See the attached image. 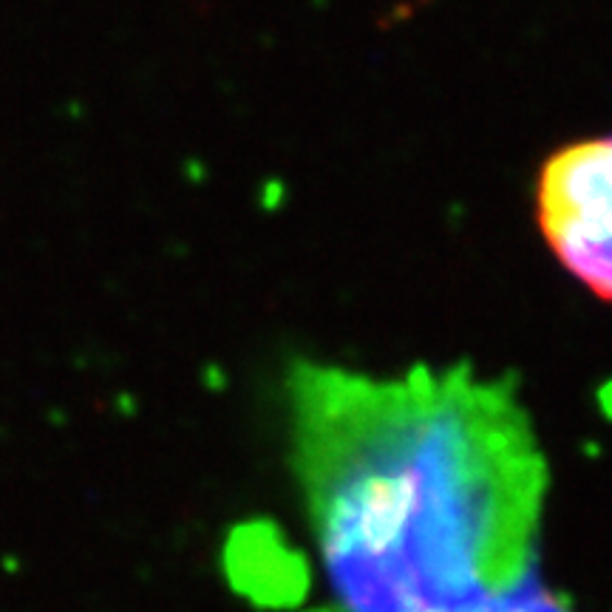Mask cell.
I'll list each match as a JSON object with an SVG mask.
<instances>
[{
    "label": "cell",
    "instance_id": "cell-1",
    "mask_svg": "<svg viewBox=\"0 0 612 612\" xmlns=\"http://www.w3.org/2000/svg\"><path fill=\"white\" fill-rule=\"evenodd\" d=\"M293 466L341 612H471L536 570L548 462L514 386L295 361Z\"/></svg>",
    "mask_w": 612,
    "mask_h": 612
},
{
    "label": "cell",
    "instance_id": "cell-2",
    "mask_svg": "<svg viewBox=\"0 0 612 612\" xmlns=\"http://www.w3.org/2000/svg\"><path fill=\"white\" fill-rule=\"evenodd\" d=\"M536 222L558 264L612 304V133L550 153L536 179Z\"/></svg>",
    "mask_w": 612,
    "mask_h": 612
},
{
    "label": "cell",
    "instance_id": "cell-3",
    "mask_svg": "<svg viewBox=\"0 0 612 612\" xmlns=\"http://www.w3.org/2000/svg\"><path fill=\"white\" fill-rule=\"evenodd\" d=\"M471 612H570L564 607V601L558 596L548 590L542 585L539 567L530 570L522 581H516L514 587H508L505 592L494 596V599L482 601L473 607Z\"/></svg>",
    "mask_w": 612,
    "mask_h": 612
}]
</instances>
